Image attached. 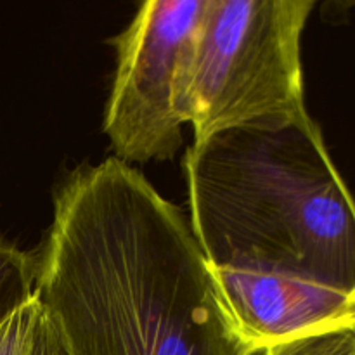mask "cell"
<instances>
[{
  "label": "cell",
  "instance_id": "obj_1",
  "mask_svg": "<svg viewBox=\"0 0 355 355\" xmlns=\"http://www.w3.org/2000/svg\"><path fill=\"white\" fill-rule=\"evenodd\" d=\"M182 166L191 231L253 354L355 324V201L309 113L218 132Z\"/></svg>",
  "mask_w": 355,
  "mask_h": 355
},
{
  "label": "cell",
  "instance_id": "obj_2",
  "mask_svg": "<svg viewBox=\"0 0 355 355\" xmlns=\"http://www.w3.org/2000/svg\"><path fill=\"white\" fill-rule=\"evenodd\" d=\"M35 295L69 355H255L186 215L116 156L55 191Z\"/></svg>",
  "mask_w": 355,
  "mask_h": 355
},
{
  "label": "cell",
  "instance_id": "obj_3",
  "mask_svg": "<svg viewBox=\"0 0 355 355\" xmlns=\"http://www.w3.org/2000/svg\"><path fill=\"white\" fill-rule=\"evenodd\" d=\"M312 0H207L184 44L173 106L194 142L307 114L302 33Z\"/></svg>",
  "mask_w": 355,
  "mask_h": 355
},
{
  "label": "cell",
  "instance_id": "obj_4",
  "mask_svg": "<svg viewBox=\"0 0 355 355\" xmlns=\"http://www.w3.org/2000/svg\"><path fill=\"white\" fill-rule=\"evenodd\" d=\"M207 0H149L116 49L113 87L104 110V134L123 163L170 159L182 144V121L173 106L179 55Z\"/></svg>",
  "mask_w": 355,
  "mask_h": 355
},
{
  "label": "cell",
  "instance_id": "obj_5",
  "mask_svg": "<svg viewBox=\"0 0 355 355\" xmlns=\"http://www.w3.org/2000/svg\"><path fill=\"white\" fill-rule=\"evenodd\" d=\"M35 295V260L0 238V324Z\"/></svg>",
  "mask_w": 355,
  "mask_h": 355
},
{
  "label": "cell",
  "instance_id": "obj_6",
  "mask_svg": "<svg viewBox=\"0 0 355 355\" xmlns=\"http://www.w3.org/2000/svg\"><path fill=\"white\" fill-rule=\"evenodd\" d=\"M263 355H355V324L293 336L270 345Z\"/></svg>",
  "mask_w": 355,
  "mask_h": 355
},
{
  "label": "cell",
  "instance_id": "obj_7",
  "mask_svg": "<svg viewBox=\"0 0 355 355\" xmlns=\"http://www.w3.org/2000/svg\"><path fill=\"white\" fill-rule=\"evenodd\" d=\"M40 311V302L33 295L0 324V355H26Z\"/></svg>",
  "mask_w": 355,
  "mask_h": 355
},
{
  "label": "cell",
  "instance_id": "obj_8",
  "mask_svg": "<svg viewBox=\"0 0 355 355\" xmlns=\"http://www.w3.org/2000/svg\"><path fill=\"white\" fill-rule=\"evenodd\" d=\"M26 355H69L52 322L40 311Z\"/></svg>",
  "mask_w": 355,
  "mask_h": 355
}]
</instances>
